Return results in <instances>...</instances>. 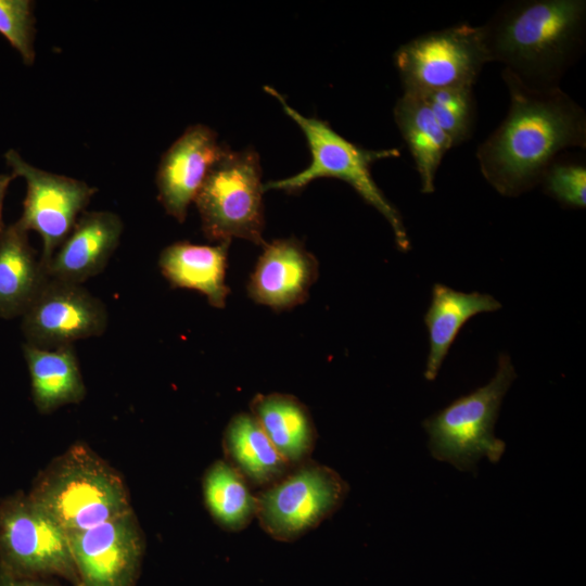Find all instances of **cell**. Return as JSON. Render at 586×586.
Instances as JSON below:
<instances>
[{
    "label": "cell",
    "mask_w": 586,
    "mask_h": 586,
    "mask_svg": "<svg viewBox=\"0 0 586 586\" xmlns=\"http://www.w3.org/2000/svg\"><path fill=\"white\" fill-rule=\"evenodd\" d=\"M0 569L22 577L58 575L78 586L66 533L28 495L0 502Z\"/></svg>",
    "instance_id": "9c48e42d"
},
{
    "label": "cell",
    "mask_w": 586,
    "mask_h": 586,
    "mask_svg": "<svg viewBox=\"0 0 586 586\" xmlns=\"http://www.w3.org/2000/svg\"><path fill=\"white\" fill-rule=\"evenodd\" d=\"M585 29V0L510 1L481 26L489 62L535 89L559 87L582 54Z\"/></svg>",
    "instance_id": "7a4b0ae2"
},
{
    "label": "cell",
    "mask_w": 586,
    "mask_h": 586,
    "mask_svg": "<svg viewBox=\"0 0 586 586\" xmlns=\"http://www.w3.org/2000/svg\"><path fill=\"white\" fill-rule=\"evenodd\" d=\"M28 496L66 535L132 510L120 475L84 444L55 458L38 475Z\"/></svg>",
    "instance_id": "3957f363"
},
{
    "label": "cell",
    "mask_w": 586,
    "mask_h": 586,
    "mask_svg": "<svg viewBox=\"0 0 586 586\" xmlns=\"http://www.w3.org/2000/svg\"><path fill=\"white\" fill-rule=\"evenodd\" d=\"M318 278V262L295 239H278L264 245L247 282L249 296L273 310L304 303Z\"/></svg>",
    "instance_id": "5bb4252c"
},
{
    "label": "cell",
    "mask_w": 586,
    "mask_h": 586,
    "mask_svg": "<svg viewBox=\"0 0 586 586\" xmlns=\"http://www.w3.org/2000/svg\"><path fill=\"white\" fill-rule=\"evenodd\" d=\"M225 148L212 128L196 124L189 126L166 150L155 183L157 199L168 215L179 222L186 220L189 205Z\"/></svg>",
    "instance_id": "4fadbf2b"
},
{
    "label": "cell",
    "mask_w": 586,
    "mask_h": 586,
    "mask_svg": "<svg viewBox=\"0 0 586 586\" xmlns=\"http://www.w3.org/2000/svg\"><path fill=\"white\" fill-rule=\"evenodd\" d=\"M34 2L0 0V34L20 53L25 65H33L35 52Z\"/></svg>",
    "instance_id": "d4e9b609"
},
{
    "label": "cell",
    "mask_w": 586,
    "mask_h": 586,
    "mask_svg": "<svg viewBox=\"0 0 586 586\" xmlns=\"http://www.w3.org/2000/svg\"><path fill=\"white\" fill-rule=\"evenodd\" d=\"M510 105L506 118L476 150L485 180L504 196L540 181L556 155L586 146V114L560 87L535 89L504 68Z\"/></svg>",
    "instance_id": "6da1fadb"
},
{
    "label": "cell",
    "mask_w": 586,
    "mask_h": 586,
    "mask_svg": "<svg viewBox=\"0 0 586 586\" xmlns=\"http://www.w3.org/2000/svg\"><path fill=\"white\" fill-rule=\"evenodd\" d=\"M348 484L329 467L306 460L256 496V517L272 538L293 542L344 502Z\"/></svg>",
    "instance_id": "ba28073f"
},
{
    "label": "cell",
    "mask_w": 586,
    "mask_h": 586,
    "mask_svg": "<svg viewBox=\"0 0 586 586\" xmlns=\"http://www.w3.org/2000/svg\"><path fill=\"white\" fill-rule=\"evenodd\" d=\"M263 184L256 151L226 146L193 201L207 240L220 243L238 238L264 246Z\"/></svg>",
    "instance_id": "8992f818"
},
{
    "label": "cell",
    "mask_w": 586,
    "mask_h": 586,
    "mask_svg": "<svg viewBox=\"0 0 586 586\" xmlns=\"http://www.w3.org/2000/svg\"><path fill=\"white\" fill-rule=\"evenodd\" d=\"M539 182L560 204L573 208L586 206V167L581 162L555 160Z\"/></svg>",
    "instance_id": "484cf974"
},
{
    "label": "cell",
    "mask_w": 586,
    "mask_h": 586,
    "mask_svg": "<svg viewBox=\"0 0 586 586\" xmlns=\"http://www.w3.org/2000/svg\"><path fill=\"white\" fill-rule=\"evenodd\" d=\"M109 322L104 303L82 284L50 278L22 316L25 343L42 349L101 336Z\"/></svg>",
    "instance_id": "8fae6325"
},
{
    "label": "cell",
    "mask_w": 586,
    "mask_h": 586,
    "mask_svg": "<svg viewBox=\"0 0 586 586\" xmlns=\"http://www.w3.org/2000/svg\"><path fill=\"white\" fill-rule=\"evenodd\" d=\"M500 308L501 304L488 294L466 293L441 283L434 284L431 304L424 315L430 340L424 378L428 381L436 379L451 344L469 319Z\"/></svg>",
    "instance_id": "ac0fdd59"
},
{
    "label": "cell",
    "mask_w": 586,
    "mask_h": 586,
    "mask_svg": "<svg viewBox=\"0 0 586 586\" xmlns=\"http://www.w3.org/2000/svg\"><path fill=\"white\" fill-rule=\"evenodd\" d=\"M251 415L292 468L308 460L316 429L307 407L295 396L258 394L251 402Z\"/></svg>",
    "instance_id": "ffe728a7"
},
{
    "label": "cell",
    "mask_w": 586,
    "mask_h": 586,
    "mask_svg": "<svg viewBox=\"0 0 586 586\" xmlns=\"http://www.w3.org/2000/svg\"><path fill=\"white\" fill-rule=\"evenodd\" d=\"M419 95L429 105L453 148L471 137L475 120L472 87L448 88Z\"/></svg>",
    "instance_id": "cb8c5ba5"
},
{
    "label": "cell",
    "mask_w": 586,
    "mask_h": 586,
    "mask_svg": "<svg viewBox=\"0 0 586 586\" xmlns=\"http://www.w3.org/2000/svg\"><path fill=\"white\" fill-rule=\"evenodd\" d=\"M265 91L279 101L284 113L304 132L311 162L308 167L294 176L271 180L263 184L264 191L282 190L298 192L319 178H335L347 182L369 205L373 206L390 224L396 244L400 251L410 249L407 230L396 207L386 199L371 175V165L380 160L397 157L398 149L367 150L334 131L324 120L306 117L293 109L273 88Z\"/></svg>",
    "instance_id": "277c9868"
},
{
    "label": "cell",
    "mask_w": 586,
    "mask_h": 586,
    "mask_svg": "<svg viewBox=\"0 0 586 586\" xmlns=\"http://www.w3.org/2000/svg\"><path fill=\"white\" fill-rule=\"evenodd\" d=\"M222 447L226 461L253 486L268 487L292 469L251 413L231 418Z\"/></svg>",
    "instance_id": "44dd1931"
},
{
    "label": "cell",
    "mask_w": 586,
    "mask_h": 586,
    "mask_svg": "<svg viewBox=\"0 0 586 586\" xmlns=\"http://www.w3.org/2000/svg\"><path fill=\"white\" fill-rule=\"evenodd\" d=\"M489 62L481 26L467 23L418 36L394 53L404 92L472 87Z\"/></svg>",
    "instance_id": "52a82bcc"
},
{
    "label": "cell",
    "mask_w": 586,
    "mask_h": 586,
    "mask_svg": "<svg viewBox=\"0 0 586 586\" xmlns=\"http://www.w3.org/2000/svg\"><path fill=\"white\" fill-rule=\"evenodd\" d=\"M123 229L116 213L85 211L48 264L49 277L82 284L101 273L119 244Z\"/></svg>",
    "instance_id": "9a60e30c"
},
{
    "label": "cell",
    "mask_w": 586,
    "mask_h": 586,
    "mask_svg": "<svg viewBox=\"0 0 586 586\" xmlns=\"http://www.w3.org/2000/svg\"><path fill=\"white\" fill-rule=\"evenodd\" d=\"M4 158L16 177L26 182V196L20 224L42 240L41 264L47 270L54 252L86 211L98 188L82 180L53 174L27 163L15 150Z\"/></svg>",
    "instance_id": "30bf717a"
},
{
    "label": "cell",
    "mask_w": 586,
    "mask_h": 586,
    "mask_svg": "<svg viewBox=\"0 0 586 586\" xmlns=\"http://www.w3.org/2000/svg\"><path fill=\"white\" fill-rule=\"evenodd\" d=\"M229 241L216 245L178 241L160 254L158 267L173 288L203 294L215 308H225L230 289L226 284Z\"/></svg>",
    "instance_id": "2e32d148"
},
{
    "label": "cell",
    "mask_w": 586,
    "mask_h": 586,
    "mask_svg": "<svg viewBox=\"0 0 586 586\" xmlns=\"http://www.w3.org/2000/svg\"><path fill=\"white\" fill-rule=\"evenodd\" d=\"M23 354L39 412L50 413L85 398L86 386L74 345L42 349L24 343Z\"/></svg>",
    "instance_id": "d6986e66"
},
{
    "label": "cell",
    "mask_w": 586,
    "mask_h": 586,
    "mask_svg": "<svg viewBox=\"0 0 586 586\" xmlns=\"http://www.w3.org/2000/svg\"><path fill=\"white\" fill-rule=\"evenodd\" d=\"M47 270L18 220L0 233V318L22 317L47 281Z\"/></svg>",
    "instance_id": "e0dca14e"
},
{
    "label": "cell",
    "mask_w": 586,
    "mask_h": 586,
    "mask_svg": "<svg viewBox=\"0 0 586 586\" xmlns=\"http://www.w3.org/2000/svg\"><path fill=\"white\" fill-rule=\"evenodd\" d=\"M517 374L508 355L498 358L493 379L472 393L423 421L432 457L460 471L476 473L477 462L486 457L496 463L506 444L494 434L502 399Z\"/></svg>",
    "instance_id": "5b68a950"
},
{
    "label": "cell",
    "mask_w": 586,
    "mask_h": 586,
    "mask_svg": "<svg viewBox=\"0 0 586 586\" xmlns=\"http://www.w3.org/2000/svg\"><path fill=\"white\" fill-rule=\"evenodd\" d=\"M395 123L413 157L421 192L435 191V177L443 157L453 148L424 99L404 92L394 107Z\"/></svg>",
    "instance_id": "7402d4cb"
},
{
    "label": "cell",
    "mask_w": 586,
    "mask_h": 586,
    "mask_svg": "<svg viewBox=\"0 0 586 586\" xmlns=\"http://www.w3.org/2000/svg\"><path fill=\"white\" fill-rule=\"evenodd\" d=\"M0 586H56L37 577H22L12 575L0 569Z\"/></svg>",
    "instance_id": "4316f807"
},
{
    "label": "cell",
    "mask_w": 586,
    "mask_h": 586,
    "mask_svg": "<svg viewBox=\"0 0 586 586\" xmlns=\"http://www.w3.org/2000/svg\"><path fill=\"white\" fill-rule=\"evenodd\" d=\"M203 496L211 515L224 530L241 531L256 517V496L226 460L215 461L206 470Z\"/></svg>",
    "instance_id": "603a6c76"
},
{
    "label": "cell",
    "mask_w": 586,
    "mask_h": 586,
    "mask_svg": "<svg viewBox=\"0 0 586 586\" xmlns=\"http://www.w3.org/2000/svg\"><path fill=\"white\" fill-rule=\"evenodd\" d=\"M78 586H133L143 539L133 511L67 534Z\"/></svg>",
    "instance_id": "7c38bea8"
},
{
    "label": "cell",
    "mask_w": 586,
    "mask_h": 586,
    "mask_svg": "<svg viewBox=\"0 0 586 586\" xmlns=\"http://www.w3.org/2000/svg\"><path fill=\"white\" fill-rule=\"evenodd\" d=\"M14 178H16V176L13 173L0 174V233L5 227L2 220L3 202L5 199L8 188L10 183L12 182V180H14Z\"/></svg>",
    "instance_id": "83f0119b"
}]
</instances>
